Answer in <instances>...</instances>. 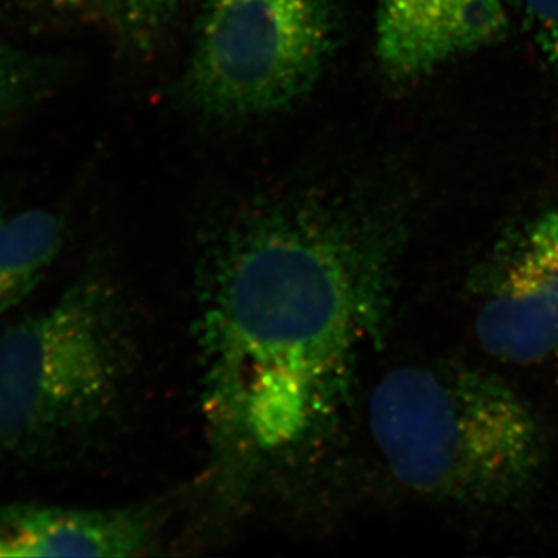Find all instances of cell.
Instances as JSON below:
<instances>
[{
	"instance_id": "cell-1",
	"label": "cell",
	"mask_w": 558,
	"mask_h": 558,
	"mask_svg": "<svg viewBox=\"0 0 558 558\" xmlns=\"http://www.w3.org/2000/svg\"><path fill=\"white\" fill-rule=\"evenodd\" d=\"M387 219L362 186L288 180L227 209L202 258V402L229 472L299 459L348 403L379 311Z\"/></svg>"
},
{
	"instance_id": "cell-4",
	"label": "cell",
	"mask_w": 558,
	"mask_h": 558,
	"mask_svg": "<svg viewBox=\"0 0 558 558\" xmlns=\"http://www.w3.org/2000/svg\"><path fill=\"white\" fill-rule=\"evenodd\" d=\"M336 17L333 0H209L186 97L220 121L290 108L322 78L336 49Z\"/></svg>"
},
{
	"instance_id": "cell-8",
	"label": "cell",
	"mask_w": 558,
	"mask_h": 558,
	"mask_svg": "<svg viewBox=\"0 0 558 558\" xmlns=\"http://www.w3.org/2000/svg\"><path fill=\"white\" fill-rule=\"evenodd\" d=\"M35 72L25 54L0 43V119L27 97Z\"/></svg>"
},
{
	"instance_id": "cell-5",
	"label": "cell",
	"mask_w": 558,
	"mask_h": 558,
	"mask_svg": "<svg viewBox=\"0 0 558 558\" xmlns=\"http://www.w3.org/2000/svg\"><path fill=\"white\" fill-rule=\"evenodd\" d=\"M475 333L502 362L558 357V209L509 230L470 275Z\"/></svg>"
},
{
	"instance_id": "cell-2",
	"label": "cell",
	"mask_w": 558,
	"mask_h": 558,
	"mask_svg": "<svg viewBox=\"0 0 558 558\" xmlns=\"http://www.w3.org/2000/svg\"><path fill=\"white\" fill-rule=\"evenodd\" d=\"M371 436L414 494L461 508L515 501L542 478L548 438L508 381L462 363L399 366L371 395Z\"/></svg>"
},
{
	"instance_id": "cell-3",
	"label": "cell",
	"mask_w": 558,
	"mask_h": 558,
	"mask_svg": "<svg viewBox=\"0 0 558 558\" xmlns=\"http://www.w3.org/2000/svg\"><path fill=\"white\" fill-rule=\"evenodd\" d=\"M123 304L83 274L47 310L0 333V472L44 468L100 432L131 379Z\"/></svg>"
},
{
	"instance_id": "cell-6",
	"label": "cell",
	"mask_w": 558,
	"mask_h": 558,
	"mask_svg": "<svg viewBox=\"0 0 558 558\" xmlns=\"http://www.w3.org/2000/svg\"><path fill=\"white\" fill-rule=\"evenodd\" d=\"M153 535V520L142 509L0 506V558L134 557Z\"/></svg>"
},
{
	"instance_id": "cell-9",
	"label": "cell",
	"mask_w": 558,
	"mask_h": 558,
	"mask_svg": "<svg viewBox=\"0 0 558 558\" xmlns=\"http://www.w3.org/2000/svg\"><path fill=\"white\" fill-rule=\"evenodd\" d=\"M182 0H120L124 27L137 43H149Z\"/></svg>"
},
{
	"instance_id": "cell-7",
	"label": "cell",
	"mask_w": 558,
	"mask_h": 558,
	"mask_svg": "<svg viewBox=\"0 0 558 558\" xmlns=\"http://www.w3.org/2000/svg\"><path fill=\"white\" fill-rule=\"evenodd\" d=\"M64 241V223L49 209L0 213V318L27 300Z\"/></svg>"
},
{
	"instance_id": "cell-11",
	"label": "cell",
	"mask_w": 558,
	"mask_h": 558,
	"mask_svg": "<svg viewBox=\"0 0 558 558\" xmlns=\"http://www.w3.org/2000/svg\"><path fill=\"white\" fill-rule=\"evenodd\" d=\"M50 2L62 7V9H78V7L87 5L92 0H50Z\"/></svg>"
},
{
	"instance_id": "cell-10",
	"label": "cell",
	"mask_w": 558,
	"mask_h": 558,
	"mask_svg": "<svg viewBox=\"0 0 558 558\" xmlns=\"http://www.w3.org/2000/svg\"><path fill=\"white\" fill-rule=\"evenodd\" d=\"M521 5L539 50L558 68V0H521Z\"/></svg>"
}]
</instances>
